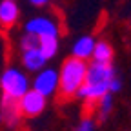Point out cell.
Here are the masks:
<instances>
[{"instance_id": "6da1fadb", "label": "cell", "mask_w": 131, "mask_h": 131, "mask_svg": "<svg viewBox=\"0 0 131 131\" xmlns=\"http://www.w3.org/2000/svg\"><path fill=\"white\" fill-rule=\"evenodd\" d=\"M117 77L113 64H100V62H88V71L84 84L80 86L77 98L80 102H84L88 107H95V104L100 98L109 93L111 80Z\"/></svg>"}, {"instance_id": "7a4b0ae2", "label": "cell", "mask_w": 131, "mask_h": 131, "mask_svg": "<svg viewBox=\"0 0 131 131\" xmlns=\"http://www.w3.org/2000/svg\"><path fill=\"white\" fill-rule=\"evenodd\" d=\"M88 71V60H80L77 57L66 58L58 69V95L66 100L77 98L80 86L84 84Z\"/></svg>"}, {"instance_id": "3957f363", "label": "cell", "mask_w": 131, "mask_h": 131, "mask_svg": "<svg viewBox=\"0 0 131 131\" xmlns=\"http://www.w3.org/2000/svg\"><path fill=\"white\" fill-rule=\"evenodd\" d=\"M29 88H31L29 75L22 68L11 66V68L4 69L2 75H0V91H2V96L18 100Z\"/></svg>"}, {"instance_id": "277c9868", "label": "cell", "mask_w": 131, "mask_h": 131, "mask_svg": "<svg viewBox=\"0 0 131 131\" xmlns=\"http://www.w3.org/2000/svg\"><path fill=\"white\" fill-rule=\"evenodd\" d=\"M47 106V96H44L42 93L35 91V89H27L20 98H18V109L22 117L27 118H37L46 111Z\"/></svg>"}, {"instance_id": "5b68a950", "label": "cell", "mask_w": 131, "mask_h": 131, "mask_svg": "<svg viewBox=\"0 0 131 131\" xmlns=\"http://www.w3.org/2000/svg\"><path fill=\"white\" fill-rule=\"evenodd\" d=\"M31 89H35L42 93L44 96H51L58 91V69L44 66L42 69H38L31 80Z\"/></svg>"}, {"instance_id": "8992f818", "label": "cell", "mask_w": 131, "mask_h": 131, "mask_svg": "<svg viewBox=\"0 0 131 131\" xmlns=\"http://www.w3.org/2000/svg\"><path fill=\"white\" fill-rule=\"evenodd\" d=\"M24 33L35 35L37 38H44V37H58L60 27L57 24V20H53L51 16H33L24 24Z\"/></svg>"}, {"instance_id": "52a82bcc", "label": "cell", "mask_w": 131, "mask_h": 131, "mask_svg": "<svg viewBox=\"0 0 131 131\" xmlns=\"http://www.w3.org/2000/svg\"><path fill=\"white\" fill-rule=\"evenodd\" d=\"M20 62H22V68L27 73H37L44 66H47L49 60L44 57V53L40 51L38 46H33L27 49H20Z\"/></svg>"}, {"instance_id": "ba28073f", "label": "cell", "mask_w": 131, "mask_h": 131, "mask_svg": "<svg viewBox=\"0 0 131 131\" xmlns=\"http://www.w3.org/2000/svg\"><path fill=\"white\" fill-rule=\"evenodd\" d=\"M20 109H18V100L15 98L2 96L0 98V124L7 127H15L20 120Z\"/></svg>"}, {"instance_id": "9c48e42d", "label": "cell", "mask_w": 131, "mask_h": 131, "mask_svg": "<svg viewBox=\"0 0 131 131\" xmlns=\"http://www.w3.org/2000/svg\"><path fill=\"white\" fill-rule=\"evenodd\" d=\"M20 7L16 0H0V27L9 29L18 22Z\"/></svg>"}, {"instance_id": "30bf717a", "label": "cell", "mask_w": 131, "mask_h": 131, "mask_svg": "<svg viewBox=\"0 0 131 131\" xmlns=\"http://www.w3.org/2000/svg\"><path fill=\"white\" fill-rule=\"evenodd\" d=\"M95 38L91 35H82L78 37L73 46H71V57H77L80 60H91L93 55V47H95Z\"/></svg>"}, {"instance_id": "8fae6325", "label": "cell", "mask_w": 131, "mask_h": 131, "mask_svg": "<svg viewBox=\"0 0 131 131\" xmlns=\"http://www.w3.org/2000/svg\"><path fill=\"white\" fill-rule=\"evenodd\" d=\"M113 47L109 42L106 40H96L95 42V47H93V55H91V60L93 62H100V64H111L113 62Z\"/></svg>"}, {"instance_id": "7c38bea8", "label": "cell", "mask_w": 131, "mask_h": 131, "mask_svg": "<svg viewBox=\"0 0 131 131\" xmlns=\"http://www.w3.org/2000/svg\"><path fill=\"white\" fill-rule=\"evenodd\" d=\"M38 47L47 60H51L58 53V37H44L38 38Z\"/></svg>"}, {"instance_id": "4fadbf2b", "label": "cell", "mask_w": 131, "mask_h": 131, "mask_svg": "<svg viewBox=\"0 0 131 131\" xmlns=\"http://www.w3.org/2000/svg\"><path fill=\"white\" fill-rule=\"evenodd\" d=\"M93 109L96 111L98 120H106V118L109 117L111 109H113V93H106V95L100 98V100L95 104V107H93Z\"/></svg>"}, {"instance_id": "5bb4252c", "label": "cell", "mask_w": 131, "mask_h": 131, "mask_svg": "<svg viewBox=\"0 0 131 131\" xmlns=\"http://www.w3.org/2000/svg\"><path fill=\"white\" fill-rule=\"evenodd\" d=\"M95 129H96V122H95V118L91 117V115L84 117L75 127V131H95Z\"/></svg>"}, {"instance_id": "9a60e30c", "label": "cell", "mask_w": 131, "mask_h": 131, "mask_svg": "<svg viewBox=\"0 0 131 131\" xmlns=\"http://www.w3.org/2000/svg\"><path fill=\"white\" fill-rule=\"evenodd\" d=\"M120 88H122V80L118 78V77H115L113 80H111V86H109V93H118L120 91Z\"/></svg>"}, {"instance_id": "2e32d148", "label": "cell", "mask_w": 131, "mask_h": 131, "mask_svg": "<svg viewBox=\"0 0 131 131\" xmlns=\"http://www.w3.org/2000/svg\"><path fill=\"white\" fill-rule=\"evenodd\" d=\"M27 2L33 4V6H37V7H42V6L49 4V0H27Z\"/></svg>"}]
</instances>
